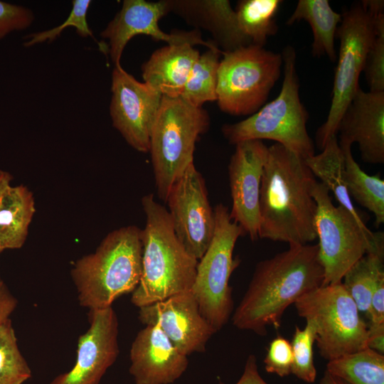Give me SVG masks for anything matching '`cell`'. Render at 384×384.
Segmentation results:
<instances>
[{
    "label": "cell",
    "instance_id": "1",
    "mask_svg": "<svg viewBox=\"0 0 384 384\" xmlns=\"http://www.w3.org/2000/svg\"><path fill=\"white\" fill-rule=\"evenodd\" d=\"M316 177L302 156L275 143L268 147L261 179L258 237L289 245L316 238Z\"/></svg>",
    "mask_w": 384,
    "mask_h": 384
},
{
    "label": "cell",
    "instance_id": "2",
    "mask_svg": "<svg viewBox=\"0 0 384 384\" xmlns=\"http://www.w3.org/2000/svg\"><path fill=\"white\" fill-rule=\"evenodd\" d=\"M324 278L317 244L289 245L287 250L257 264L231 316L233 326L265 336L268 326H280L291 304L322 286Z\"/></svg>",
    "mask_w": 384,
    "mask_h": 384
},
{
    "label": "cell",
    "instance_id": "3",
    "mask_svg": "<svg viewBox=\"0 0 384 384\" xmlns=\"http://www.w3.org/2000/svg\"><path fill=\"white\" fill-rule=\"evenodd\" d=\"M141 202L146 218L141 229L142 275L131 297L139 308L191 292L198 261L181 244L167 209L154 194L145 195Z\"/></svg>",
    "mask_w": 384,
    "mask_h": 384
},
{
    "label": "cell",
    "instance_id": "4",
    "mask_svg": "<svg viewBox=\"0 0 384 384\" xmlns=\"http://www.w3.org/2000/svg\"><path fill=\"white\" fill-rule=\"evenodd\" d=\"M141 229L127 225L109 233L96 250L78 260L71 270L80 305L90 310L112 306L132 292L142 275Z\"/></svg>",
    "mask_w": 384,
    "mask_h": 384
},
{
    "label": "cell",
    "instance_id": "5",
    "mask_svg": "<svg viewBox=\"0 0 384 384\" xmlns=\"http://www.w3.org/2000/svg\"><path fill=\"white\" fill-rule=\"evenodd\" d=\"M296 52L292 46L282 51L284 79L278 96L247 118L223 126L231 144L247 140L275 141L304 159L314 155V145L306 123L309 114L299 97Z\"/></svg>",
    "mask_w": 384,
    "mask_h": 384
},
{
    "label": "cell",
    "instance_id": "6",
    "mask_svg": "<svg viewBox=\"0 0 384 384\" xmlns=\"http://www.w3.org/2000/svg\"><path fill=\"white\" fill-rule=\"evenodd\" d=\"M209 125V115L203 107H193L181 97L162 95L149 153L157 195L164 203L172 184L193 162L196 143Z\"/></svg>",
    "mask_w": 384,
    "mask_h": 384
},
{
    "label": "cell",
    "instance_id": "7",
    "mask_svg": "<svg viewBox=\"0 0 384 384\" xmlns=\"http://www.w3.org/2000/svg\"><path fill=\"white\" fill-rule=\"evenodd\" d=\"M213 212V235L198 261L191 292L201 314L216 333L228 323L233 314V299L229 280L240 264V260L233 257V250L238 239L244 233L231 219L227 206L218 203Z\"/></svg>",
    "mask_w": 384,
    "mask_h": 384
},
{
    "label": "cell",
    "instance_id": "8",
    "mask_svg": "<svg viewBox=\"0 0 384 384\" xmlns=\"http://www.w3.org/2000/svg\"><path fill=\"white\" fill-rule=\"evenodd\" d=\"M312 196L318 256L324 272L322 286L341 283L348 270L375 247L380 232H371L361 215L334 206L322 183H315Z\"/></svg>",
    "mask_w": 384,
    "mask_h": 384
},
{
    "label": "cell",
    "instance_id": "9",
    "mask_svg": "<svg viewBox=\"0 0 384 384\" xmlns=\"http://www.w3.org/2000/svg\"><path fill=\"white\" fill-rule=\"evenodd\" d=\"M298 314L316 326V343L328 361L368 347V325L342 282L321 286L294 304Z\"/></svg>",
    "mask_w": 384,
    "mask_h": 384
},
{
    "label": "cell",
    "instance_id": "10",
    "mask_svg": "<svg viewBox=\"0 0 384 384\" xmlns=\"http://www.w3.org/2000/svg\"><path fill=\"white\" fill-rule=\"evenodd\" d=\"M223 55L218 70L219 108L235 116L254 114L280 77L282 54L250 45Z\"/></svg>",
    "mask_w": 384,
    "mask_h": 384
},
{
    "label": "cell",
    "instance_id": "11",
    "mask_svg": "<svg viewBox=\"0 0 384 384\" xmlns=\"http://www.w3.org/2000/svg\"><path fill=\"white\" fill-rule=\"evenodd\" d=\"M375 36L373 18L361 2L352 4L342 14L336 33L340 47L331 106L326 120L316 134L321 149L337 134L340 120L359 87V77Z\"/></svg>",
    "mask_w": 384,
    "mask_h": 384
},
{
    "label": "cell",
    "instance_id": "12",
    "mask_svg": "<svg viewBox=\"0 0 384 384\" xmlns=\"http://www.w3.org/2000/svg\"><path fill=\"white\" fill-rule=\"evenodd\" d=\"M166 203L177 238L190 255L200 260L212 240L215 216L205 180L193 162L172 184Z\"/></svg>",
    "mask_w": 384,
    "mask_h": 384
},
{
    "label": "cell",
    "instance_id": "13",
    "mask_svg": "<svg viewBox=\"0 0 384 384\" xmlns=\"http://www.w3.org/2000/svg\"><path fill=\"white\" fill-rule=\"evenodd\" d=\"M110 113L113 127L137 151L149 152L150 135L162 95L138 81L121 65L112 74Z\"/></svg>",
    "mask_w": 384,
    "mask_h": 384
},
{
    "label": "cell",
    "instance_id": "14",
    "mask_svg": "<svg viewBox=\"0 0 384 384\" xmlns=\"http://www.w3.org/2000/svg\"><path fill=\"white\" fill-rule=\"evenodd\" d=\"M169 13L167 0L149 2L144 0H124L121 9L101 32L109 41V53L114 66L120 65L122 53L128 42L135 36L143 34L168 45L188 43L202 45L208 49H220L212 41L202 38L199 31L164 32L159 20Z\"/></svg>",
    "mask_w": 384,
    "mask_h": 384
},
{
    "label": "cell",
    "instance_id": "15",
    "mask_svg": "<svg viewBox=\"0 0 384 384\" xmlns=\"http://www.w3.org/2000/svg\"><path fill=\"white\" fill-rule=\"evenodd\" d=\"M90 327L78 341L73 368L50 384H99L119 353L117 316L112 306L90 310Z\"/></svg>",
    "mask_w": 384,
    "mask_h": 384
},
{
    "label": "cell",
    "instance_id": "16",
    "mask_svg": "<svg viewBox=\"0 0 384 384\" xmlns=\"http://www.w3.org/2000/svg\"><path fill=\"white\" fill-rule=\"evenodd\" d=\"M267 151L268 147L260 140L239 142L228 165L230 216L253 241L259 238L260 189Z\"/></svg>",
    "mask_w": 384,
    "mask_h": 384
},
{
    "label": "cell",
    "instance_id": "17",
    "mask_svg": "<svg viewBox=\"0 0 384 384\" xmlns=\"http://www.w3.org/2000/svg\"><path fill=\"white\" fill-rule=\"evenodd\" d=\"M139 320L158 325L183 354L203 352L215 333L200 312L191 292L139 308Z\"/></svg>",
    "mask_w": 384,
    "mask_h": 384
},
{
    "label": "cell",
    "instance_id": "18",
    "mask_svg": "<svg viewBox=\"0 0 384 384\" xmlns=\"http://www.w3.org/2000/svg\"><path fill=\"white\" fill-rule=\"evenodd\" d=\"M129 373L135 384H171L188 366L181 353L158 325H146L134 338L130 348Z\"/></svg>",
    "mask_w": 384,
    "mask_h": 384
},
{
    "label": "cell",
    "instance_id": "19",
    "mask_svg": "<svg viewBox=\"0 0 384 384\" xmlns=\"http://www.w3.org/2000/svg\"><path fill=\"white\" fill-rule=\"evenodd\" d=\"M338 142L357 143L363 161L384 163V92H365L360 87L338 127Z\"/></svg>",
    "mask_w": 384,
    "mask_h": 384
},
{
    "label": "cell",
    "instance_id": "20",
    "mask_svg": "<svg viewBox=\"0 0 384 384\" xmlns=\"http://www.w3.org/2000/svg\"><path fill=\"white\" fill-rule=\"evenodd\" d=\"M167 4L169 12L209 32L223 53L252 45L240 30L235 11L228 0H167Z\"/></svg>",
    "mask_w": 384,
    "mask_h": 384
},
{
    "label": "cell",
    "instance_id": "21",
    "mask_svg": "<svg viewBox=\"0 0 384 384\" xmlns=\"http://www.w3.org/2000/svg\"><path fill=\"white\" fill-rule=\"evenodd\" d=\"M199 55V51L188 43L164 46L142 65L143 80L162 95L180 97Z\"/></svg>",
    "mask_w": 384,
    "mask_h": 384
},
{
    "label": "cell",
    "instance_id": "22",
    "mask_svg": "<svg viewBox=\"0 0 384 384\" xmlns=\"http://www.w3.org/2000/svg\"><path fill=\"white\" fill-rule=\"evenodd\" d=\"M11 175L0 169V250L19 249L26 242L35 213L32 192L23 185L13 186Z\"/></svg>",
    "mask_w": 384,
    "mask_h": 384
},
{
    "label": "cell",
    "instance_id": "23",
    "mask_svg": "<svg viewBox=\"0 0 384 384\" xmlns=\"http://www.w3.org/2000/svg\"><path fill=\"white\" fill-rule=\"evenodd\" d=\"M341 19L342 14L334 11L328 0H299L287 24L290 26L300 20L307 21L313 33L312 55H326L334 62V39Z\"/></svg>",
    "mask_w": 384,
    "mask_h": 384
},
{
    "label": "cell",
    "instance_id": "24",
    "mask_svg": "<svg viewBox=\"0 0 384 384\" xmlns=\"http://www.w3.org/2000/svg\"><path fill=\"white\" fill-rule=\"evenodd\" d=\"M384 233L380 232L375 247L359 259L345 274L342 284L360 312L367 314L372 294L384 277Z\"/></svg>",
    "mask_w": 384,
    "mask_h": 384
},
{
    "label": "cell",
    "instance_id": "25",
    "mask_svg": "<svg viewBox=\"0 0 384 384\" xmlns=\"http://www.w3.org/2000/svg\"><path fill=\"white\" fill-rule=\"evenodd\" d=\"M344 157L346 183L348 193L357 203L369 210L375 217V226L384 223V181L379 174L364 172L355 161L351 144L338 142Z\"/></svg>",
    "mask_w": 384,
    "mask_h": 384
},
{
    "label": "cell",
    "instance_id": "26",
    "mask_svg": "<svg viewBox=\"0 0 384 384\" xmlns=\"http://www.w3.org/2000/svg\"><path fill=\"white\" fill-rule=\"evenodd\" d=\"M323 151L305 159V163L315 177L331 191L338 205L356 215H361L354 207L348 193L344 169V157L336 135L326 143Z\"/></svg>",
    "mask_w": 384,
    "mask_h": 384
},
{
    "label": "cell",
    "instance_id": "27",
    "mask_svg": "<svg viewBox=\"0 0 384 384\" xmlns=\"http://www.w3.org/2000/svg\"><path fill=\"white\" fill-rule=\"evenodd\" d=\"M326 370L348 384H384V355L367 347L328 361Z\"/></svg>",
    "mask_w": 384,
    "mask_h": 384
},
{
    "label": "cell",
    "instance_id": "28",
    "mask_svg": "<svg viewBox=\"0 0 384 384\" xmlns=\"http://www.w3.org/2000/svg\"><path fill=\"white\" fill-rule=\"evenodd\" d=\"M282 1L279 0H242L235 13L239 27L252 45L263 47L267 38L276 34L274 16Z\"/></svg>",
    "mask_w": 384,
    "mask_h": 384
},
{
    "label": "cell",
    "instance_id": "29",
    "mask_svg": "<svg viewBox=\"0 0 384 384\" xmlns=\"http://www.w3.org/2000/svg\"><path fill=\"white\" fill-rule=\"evenodd\" d=\"M220 49H208L194 63L181 97L189 105L202 107L206 102L217 100Z\"/></svg>",
    "mask_w": 384,
    "mask_h": 384
},
{
    "label": "cell",
    "instance_id": "30",
    "mask_svg": "<svg viewBox=\"0 0 384 384\" xmlns=\"http://www.w3.org/2000/svg\"><path fill=\"white\" fill-rule=\"evenodd\" d=\"M32 375L10 319L0 324V384H23Z\"/></svg>",
    "mask_w": 384,
    "mask_h": 384
},
{
    "label": "cell",
    "instance_id": "31",
    "mask_svg": "<svg viewBox=\"0 0 384 384\" xmlns=\"http://www.w3.org/2000/svg\"><path fill=\"white\" fill-rule=\"evenodd\" d=\"M315 342L316 326L313 321L306 320L304 329L295 326L291 341L293 356L292 374L307 383H314L316 378L314 361Z\"/></svg>",
    "mask_w": 384,
    "mask_h": 384
},
{
    "label": "cell",
    "instance_id": "32",
    "mask_svg": "<svg viewBox=\"0 0 384 384\" xmlns=\"http://www.w3.org/2000/svg\"><path fill=\"white\" fill-rule=\"evenodd\" d=\"M375 36L368 53L363 71L370 92H384V14H371Z\"/></svg>",
    "mask_w": 384,
    "mask_h": 384
},
{
    "label": "cell",
    "instance_id": "33",
    "mask_svg": "<svg viewBox=\"0 0 384 384\" xmlns=\"http://www.w3.org/2000/svg\"><path fill=\"white\" fill-rule=\"evenodd\" d=\"M91 4L90 0H73L72 9L67 19L58 26L41 32L30 33L24 37L25 47L48 41L53 42L68 26H73L81 37H92V30L87 21V13Z\"/></svg>",
    "mask_w": 384,
    "mask_h": 384
},
{
    "label": "cell",
    "instance_id": "34",
    "mask_svg": "<svg viewBox=\"0 0 384 384\" xmlns=\"http://www.w3.org/2000/svg\"><path fill=\"white\" fill-rule=\"evenodd\" d=\"M293 361L291 342L282 336H277L270 343L264 359L267 373L279 377L292 374Z\"/></svg>",
    "mask_w": 384,
    "mask_h": 384
},
{
    "label": "cell",
    "instance_id": "35",
    "mask_svg": "<svg viewBox=\"0 0 384 384\" xmlns=\"http://www.w3.org/2000/svg\"><path fill=\"white\" fill-rule=\"evenodd\" d=\"M33 18L29 9L0 1V39L14 31L27 28Z\"/></svg>",
    "mask_w": 384,
    "mask_h": 384
},
{
    "label": "cell",
    "instance_id": "36",
    "mask_svg": "<svg viewBox=\"0 0 384 384\" xmlns=\"http://www.w3.org/2000/svg\"><path fill=\"white\" fill-rule=\"evenodd\" d=\"M366 316L369 319L368 326H384V277L378 280L375 287Z\"/></svg>",
    "mask_w": 384,
    "mask_h": 384
},
{
    "label": "cell",
    "instance_id": "37",
    "mask_svg": "<svg viewBox=\"0 0 384 384\" xmlns=\"http://www.w3.org/2000/svg\"><path fill=\"white\" fill-rule=\"evenodd\" d=\"M17 299L12 294L0 275V324L9 319L17 306Z\"/></svg>",
    "mask_w": 384,
    "mask_h": 384
},
{
    "label": "cell",
    "instance_id": "38",
    "mask_svg": "<svg viewBox=\"0 0 384 384\" xmlns=\"http://www.w3.org/2000/svg\"><path fill=\"white\" fill-rule=\"evenodd\" d=\"M235 384H269L259 373L255 356L251 354L247 357L243 373Z\"/></svg>",
    "mask_w": 384,
    "mask_h": 384
},
{
    "label": "cell",
    "instance_id": "39",
    "mask_svg": "<svg viewBox=\"0 0 384 384\" xmlns=\"http://www.w3.org/2000/svg\"><path fill=\"white\" fill-rule=\"evenodd\" d=\"M319 384H348V383L331 375L326 370H325L324 375L320 380Z\"/></svg>",
    "mask_w": 384,
    "mask_h": 384
},
{
    "label": "cell",
    "instance_id": "40",
    "mask_svg": "<svg viewBox=\"0 0 384 384\" xmlns=\"http://www.w3.org/2000/svg\"><path fill=\"white\" fill-rule=\"evenodd\" d=\"M1 252H1V250H0V254H1Z\"/></svg>",
    "mask_w": 384,
    "mask_h": 384
}]
</instances>
